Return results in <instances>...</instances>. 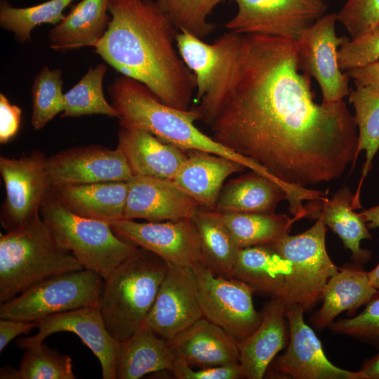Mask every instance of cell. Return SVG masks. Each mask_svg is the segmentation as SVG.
<instances>
[{
	"label": "cell",
	"instance_id": "obj_33",
	"mask_svg": "<svg viewBox=\"0 0 379 379\" xmlns=\"http://www.w3.org/2000/svg\"><path fill=\"white\" fill-rule=\"evenodd\" d=\"M349 100L352 104L354 121L359 130L357 157L361 151L366 153L362 175L352 200L354 209L361 207L360 190L364 178L372 166V160L379 149V91L366 87L350 90Z\"/></svg>",
	"mask_w": 379,
	"mask_h": 379
},
{
	"label": "cell",
	"instance_id": "obj_43",
	"mask_svg": "<svg viewBox=\"0 0 379 379\" xmlns=\"http://www.w3.org/2000/svg\"><path fill=\"white\" fill-rule=\"evenodd\" d=\"M21 109L10 102L8 99L0 93V142L6 144L18 133L20 121Z\"/></svg>",
	"mask_w": 379,
	"mask_h": 379
},
{
	"label": "cell",
	"instance_id": "obj_20",
	"mask_svg": "<svg viewBox=\"0 0 379 379\" xmlns=\"http://www.w3.org/2000/svg\"><path fill=\"white\" fill-rule=\"evenodd\" d=\"M167 342L175 358L193 368L239 363L237 341L204 317Z\"/></svg>",
	"mask_w": 379,
	"mask_h": 379
},
{
	"label": "cell",
	"instance_id": "obj_9",
	"mask_svg": "<svg viewBox=\"0 0 379 379\" xmlns=\"http://www.w3.org/2000/svg\"><path fill=\"white\" fill-rule=\"evenodd\" d=\"M240 34L229 32L213 44L186 31H179L175 43L178 53L194 76L195 108L208 125L215 114L234 72Z\"/></svg>",
	"mask_w": 379,
	"mask_h": 379
},
{
	"label": "cell",
	"instance_id": "obj_23",
	"mask_svg": "<svg viewBox=\"0 0 379 379\" xmlns=\"http://www.w3.org/2000/svg\"><path fill=\"white\" fill-rule=\"evenodd\" d=\"M50 192L70 212L110 223L123 219L128 184L109 181L52 186Z\"/></svg>",
	"mask_w": 379,
	"mask_h": 379
},
{
	"label": "cell",
	"instance_id": "obj_17",
	"mask_svg": "<svg viewBox=\"0 0 379 379\" xmlns=\"http://www.w3.org/2000/svg\"><path fill=\"white\" fill-rule=\"evenodd\" d=\"M46 169L51 187L127 182L133 175L119 149L98 145L74 147L46 157Z\"/></svg>",
	"mask_w": 379,
	"mask_h": 379
},
{
	"label": "cell",
	"instance_id": "obj_15",
	"mask_svg": "<svg viewBox=\"0 0 379 379\" xmlns=\"http://www.w3.org/2000/svg\"><path fill=\"white\" fill-rule=\"evenodd\" d=\"M202 317L197 281L192 268L168 264L154 302L142 325L168 340Z\"/></svg>",
	"mask_w": 379,
	"mask_h": 379
},
{
	"label": "cell",
	"instance_id": "obj_31",
	"mask_svg": "<svg viewBox=\"0 0 379 379\" xmlns=\"http://www.w3.org/2000/svg\"><path fill=\"white\" fill-rule=\"evenodd\" d=\"M192 220L201 241V263L216 274L231 277L239 248L219 213L202 208Z\"/></svg>",
	"mask_w": 379,
	"mask_h": 379
},
{
	"label": "cell",
	"instance_id": "obj_29",
	"mask_svg": "<svg viewBox=\"0 0 379 379\" xmlns=\"http://www.w3.org/2000/svg\"><path fill=\"white\" fill-rule=\"evenodd\" d=\"M287 199L277 183L254 171L230 180L222 188L215 211L220 213H274Z\"/></svg>",
	"mask_w": 379,
	"mask_h": 379
},
{
	"label": "cell",
	"instance_id": "obj_27",
	"mask_svg": "<svg viewBox=\"0 0 379 379\" xmlns=\"http://www.w3.org/2000/svg\"><path fill=\"white\" fill-rule=\"evenodd\" d=\"M378 291L371 284L366 272L355 268L340 269L324 288L322 305L312 318L314 326L321 331L329 327L341 312L354 314Z\"/></svg>",
	"mask_w": 379,
	"mask_h": 379
},
{
	"label": "cell",
	"instance_id": "obj_36",
	"mask_svg": "<svg viewBox=\"0 0 379 379\" xmlns=\"http://www.w3.org/2000/svg\"><path fill=\"white\" fill-rule=\"evenodd\" d=\"M75 0H48L39 4L25 7H13L8 1H0V25L11 32L20 43L31 40L32 29L43 23L53 25L60 22L65 9Z\"/></svg>",
	"mask_w": 379,
	"mask_h": 379
},
{
	"label": "cell",
	"instance_id": "obj_10",
	"mask_svg": "<svg viewBox=\"0 0 379 379\" xmlns=\"http://www.w3.org/2000/svg\"><path fill=\"white\" fill-rule=\"evenodd\" d=\"M192 270L204 318L223 328L237 341L255 331L262 314L254 307L255 291L251 286L239 279L216 274L201 262Z\"/></svg>",
	"mask_w": 379,
	"mask_h": 379
},
{
	"label": "cell",
	"instance_id": "obj_6",
	"mask_svg": "<svg viewBox=\"0 0 379 379\" xmlns=\"http://www.w3.org/2000/svg\"><path fill=\"white\" fill-rule=\"evenodd\" d=\"M40 215L58 246L72 252L84 269L96 272L104 280L140 250L116 234L109 223L70 212L50 192L41 206Z\"/></svg>",
	"mask_w": 379,
	"mask_h": 379
},
{
	"label": "cell",
	"instance_id": "obj_12",
	"mask_svg": "<svg viewBox=\"0 0 379 379\" xmlns=\"http://www.w3.org/2000/svg\"><path fill=\"white\" fill-rule=\"evenodd\" d=\"M46 160L39 150L18 159L0 157V173L6 194L0 210V223L6 232L22 226L40 212L51 190Z\"/></svg>",
	"mask_w": 379,
	"mask_h": 379
},
{
	"label": "cell",
	"instance_id": "obj_13",
	"mask_svg": "<svg viewBox=\"0 0 379 379\" xmlns=\"http://www.w3.org/2000/svg\"><path fill=\"white\" fill-rule=\"evenodd\" d=\"M336 13L325 14L296 39L300 69L319 84L322 102L342 100L350 93V77L339 67L338 48L349 39L335 32Z\"/></svg>",
	"mask_w": 379,
	"mask_h": 379
},
{
	"label": "cell",
	"instance_id": "obj_2",
	"mask_svg": "<svg viewBox=\"0 0 379 379\" xmlns=\"http://www.w3.org/2000/svg\"><path fill=\"white\" fill-rule=\"evenodd\" d=\"M110 20L95 53L121 75L145 85L161 102L189 109L194 76L175 43L179 29L156 0H109Z\"/></svg>",
	"mask_w": 379,
	"mask_h": 379
},
{
	"label": "cell",
	"instance_id": "obj_22",
	"mask_svg": "<svg viewBox=\"0 0 379 379\" xmlns=\"http://www.w3.org/2000/svg\"><path fill=\"white\" fill-rule=\"evenodd\" d=\"M261 314V322L255 331L237 341L239 364L248 379L263 378L275 356L287 342L286 307L283 301L272 298L265 304Z\"/></svg>",
	"mask_w": 379,
	"mask_h": 379
},
{
	"label": "cell",
	"instance_id": "obj_1",
	"mask_svg": "<svg viewBox=\"0 0 379 379\" xmlns=\"http://www.w3.org/2000/svg\"><path fill=\"white\" fill-rule=\"evenodd\" d=\"M240 35L234 72L208 125L213 138L293 187L338 178L357 159L346 102H314L296 40Z\"/></svg>",
	"mask_w": 379,
	"mask_h": 379
},
{
	"label": "cell",
	"instance_id": "obj_44",
	"mask_svg": "<svg viewBox=\"0 0 379 379\" xmlns=\"http://www.w3.org/2000/svg\"><path fill=\"white\" fill-rule=\"evenodd\" d=\"M37 321H25L0 318V352L15 337L20 334H28L36 328Z\"/></svg>",
	"mask_w": 379,
	"mask_h": 379
},
{
	"label": "cell",
	"instance_id": "obj_42",
	"mask_svg": "<svg viewBox=\"0 0 379 379\" xmlns=\"http://www.w3.org/2000/svg\"><path fill=\"white\" fill-rule=\"evenodd\" d=\"M171 373L177 379L246 378L243 368L239 363L194 369L179 358L175 359Z\"/></svg>",
	"mask_w": 379,
	"mask_h": 379
},
{
	"label": "cell",
	"instance_id": "obj_41",
	"mask_svg": "<svg viewBox=\"0 0 379 379\" xmlns=\"http://www.w3.org/2000/svg\"><path fill=\"white\" fill-rule=\"evenodd\" d=\"M336 18L356 38L379 25V0H347Z\"/></svg>",
	"mask_w": 379,
	"mask_h": 379
},
{
	"label": "cell",
	"instance_id": "obj_30",
	"mask_svg": "<svg viewBox=\"0 0 379 379\" xmlns=\"http://www.w3.org/2000/svg\"><path fill=\"white\" fill-rule=\"evenodd\" d=\"M354 195L348 187L338 190L334 196L323 201L321 206L312 217L320 218L342 240L345 247L350 250L352 259L365 262L371 253L361 248V240L371 239L365 221L359 213L354 211Z\"/></svg>",
	"mask_w": 379,
	"mask_h": 379
},
{
	"label": "cell",
	"instance_id": "obj_24",
	"mask_svg": "<svg viewBox=\"0 0 379 379\" xmlns=\"http://www.w3.org/2000/svg\"><path fill=\"white\" fill-rule=\"evenodd\" d=\"M244 167L231 159L201 151L190 150L186 161L173 179L203 208L215 211L222 184Z\"/></svg>",
	"mask_w": 379,
	"mask_h": 379
},
{
	"label": "cell",
	"instance_id": "obj_49",
	"mask_svg": "<svg viewBox=\"0 0 379 379\" xmlns=\"http://www.w3.org/2000/svg\"><path fill=\"white\" fill-rule=\"evenodd\" d=\"M309 191H310V190H309ZM310 197H309V198H310ZM309 198H308V199H309ZM301 206H300V207H301ZM300 207H299V208H300ZM289 208H290V207H289ZM298 208H294V209H298ZM291 209H293V208H291Z\"/></svg>",
	"mask_w": 379,
	"mask_h": 379
},
{
	"label": "cell",
	"instance_id": "obj_4",
	"mask_svg": "<svg viewBox=\"0 0 379 379\" xmlns=\"http://www.w3.org/2000/svg\"><path fill=\"white\" fill-rule=\"evenodd\" d=\"M84 269L56 243L40 212L0 235V303L48 277Z\"/></svg>",
	"mask_w": 379,
	"mask_h": 379
},
{
	"label": "cell",
	"instance_id": "obj_35",
	"mask_svg": "<svg viewBox=\"0 0 379 379\" xmlns=\"http://www.w3.org/2000/svg\"><path fill=\"white\" fill-rule=\"evenodd\" d=\"M1 379H75L72 358L44 343L25 349L19 368H1Z\"/></svg>",
	"mask_w": 379,
	"mask_h": 379
},
{
	"label": "cell",
	"instance_id": "obj_21",
	"mask_svg": "<svg viewBox=\"0 0 379 379\" xmlns=\"http://www.w3.org/2000/svg\"><path fill=\"white\" fill-rule=\"evenodd\" d=\"M117 148L133 175L173 180L187 157L184 150L141 128L120 126Z\"/></svg>",
	"mask_w": 379,
	"mask_h": 379
},
{
	"label": "cell",
	"instance_id": "obj_34",
	"mask_svg": "<svg viewBox=\"0 0 379 379\" xmlns=\"http://www.w3.org/2000/svg\"><path fill=\"white\" fill-rule=\"evenodd\" d=\"M107 70L104 64L89 67L77 84L64 93L61 117L93 114L118 117L116 109L104 95L102 83Z\"/></svg>",
	"mask_w": 379,
	"mask_h": 379
},
{
	"label": "cell",
	"instance_id": "obj_14",
	"mask_svg": "<svg viewBox=\"0 0 379 379\" xmlns=\"http://www.w3.org/2000/svg\"><path fill=\"white\" fill-rule=\"evenodd\" d=\"M109 225L119 237L168 264L192 268L201 262V241L192 219L148 222L121 219Z\"/></svg>",
	"mask_w": 379,
	"mask_h": 379
},
{
	"label": "cell",
	"instance_id": "obj_16",
	"mask_svg": "<svg viewBox=\"0 0 379 379\" xmlns=\"http://www.w3.org/2000/svg\"><path fill=\"white\" fill-rule=\"evenodd\" d=\"M300 305L286 308L290 340L286 352L274 358V372L295 379H358L357 371L340 368L326 357L321 341L304 320Z\"/></svg>",
	"mask_w": 379,
	"mask_h": 379
},
{
	"label": "cell",
	"instance_id": "obj_40",
	"mask_svg": "<svg viewBox=\"0 0 379 379\" xmlns=\"http://www.w3.org/2000/svg\"><path fill=\"white\" fill-rule=\"evenodd\" d=\"M379 60V25L360 36L347 40L338 50L341 70L365 66Z\"/></svg>",
	"mask_w": 379,
	"mask_h": 379
},
{
	"label": "cell",
	"instance_id": "obj_26",
	"mask_svg": "<svg viewBox=\"0 0 379 379\" xmlns=\"http://www.w3.org/2000/svg\"><path fill=\"white\" fill-rule=\"evenodd\" d=\"M109 0H81L50 30V47L58 52L85 46L95 48L104 36L110 20Z\"/></svg>",
	"mask_w": 379,
	"mask_h": 379
},
{
	"label": "cell",
	"instance_id": "obj_32",
	"mask_svg": "<svg viewBox=\"0 0 379 379\" xmlns=\"http://www.w3.org/2000/svg\"><path fill=\"white\" fill-rule=\"evenodd\" d=\"M218 213L239 249L271 245L289 234L298 220L274 213Z\"/></svg>",
	"mask_w": 379,
	"mask_h": 379
},
{
	"label": "cell",
	"instance_id": "obj_37",
	"mask_svg": "<svg viewBox=\"0 0 379 379\" xmlns=\"http://www.w3.org/2000/svg\"><path fill=\"white\" fill-rule=\"evenodd\" d=\"M62 71L44 65L35 76L31 86V124L34 129H42L58 114L62 112Z\"/></svg>",
	"mask_w": 379,
	"mask_h": 379
},
{
	"label": "cell",
	"instance_id": "obj_7",
	"mask_svg": "<svg viewBox=\"0 0 379 379\" xmlns=\"http://www.w3.org/2000/svg\"><path fill=\"white\" fill-rule=\"evenodd\" d=\"M304 232L284 236L270 246L286 261V308L300 305L305 311L321 299L328 279L339 271L326 248V225L318 218Z\"/></svg>",
	"mask_w": 379,
	"mask_h": 379
},
{
	"label": "cell",
	"instance_id": "obj_5",
	"mask_svg": "<svg viewBox=\"0 0 379 379\" xmlns=\"http://www.w3.org/2000/svg\"><path fill=\"white\" fill-rule=\"evenodd\" d=\"M168 268L160 257L140 248L105 280L99 307L108 331L117 341L142 326Z\"/></svg>",
	"mask_w": 379,
	"mask_h": 379
},
{
	"label": "cell",
	"instance_id": "obj_3",
	"mask_svg": "<svg viewBox=\"0 0 379 379\" xmlns=\"http://www.w3.org/2000/svg\"><path fill=\"white\" fill-rule=\"evenodd\" d=\"M107 92L120 126L144 129L184 151H201L220 156L272 180L275 179L263 166L201 131L194 125L196 121L201 119L195 107L180 109L169 106L145 85L124 75L114 79Z\"/></svg>",
	"mask_w": 379,
	"mask_h": 379
},
{
	"label": "cell",
	"instance_id": "obj_47",
	"mask_svg": "<svg viewBox=\"0 0 379 379\" xmlns=\"http://www.w3.org/2000/svg\"><path fill=\"white\" fill-rule=\"evenodd\" d=\"M368 229L379 227V205L359 213Z\"/></svg>",
	"mask_w": 379,
	"mask_h": 379
},
{
	"label": "cell",
	"instance_id": "obj_45",
	"mask_svg": "<svg viewBox=\"0 0 379 379\" xmlns=\"http://www.w3.org/2000/svg\"><path fill=\"white\" fill-rule=\"evenodd\" d=\"M347 73L356 87H366L379 91V60L348 69Z\"/></svg>",
	"mask_w": 379,
	"mask_h": 379
},
{
	"label": "cell",
	"instance_id": "obj_11",
	"mask_svg": "<svg viewBox=\"0 0 379 379\" xmlns=\"http://www.w3.org/2000/svg\"><path fill=\"white\" fill-rule=\"evenodd\" d=\"M235 15L225 24L232 32L259 34L296 40L326 14L325 0H233Z\"/></svg>",
	"mask_w": 379,
	"mask_h": 379
},
{
	"label": "cell",
	"instance_id": "obj_8",
	"mask_svg": "<svg viewBox=\"0 0 379 379\" xmlns=\"http://www.w3.org/2000/svg\"><path fill=\"white\" fill-rule=\"evenodd\" d=\"M104 279L87 269L54 275L0 304V318L39 321L49 315L100 306Z\"/></svg>",
	"mask_w": 379,
	"mask_h": 379
},
{
	"label": "cell",
	"instance_id": "obj_39",
	"mask_svg": "<svg viewBox=\"0 0 379 379\" xmlns=\"http://www.w3.org/2000/svg\"><path fill=\"white\" fill-rule=\"evenodd\" d=\"M331 331L370 343L379 349V290L358 315L334 321Z\"/></svg>",
	"mask_w": 379,
	"mask_h": 379
},
{
	"label": "cell",
	"instance_id": "obj_25",
	"mask_svg": "<svg viewBox=\"0 0 379 379\" xmlns=\"http://www.w3.org/2000/svg\"><path fill=\"white\" fill-rule=\"evenodd\" d=\"M175 359L167 340L142 325L129 337L118 341L116 379H139L149 373L171 372Z\"/></svg>",
	"mask_w": 379,
	"mask_h": 379
},
{
	"label": "cell",
	"instance_id": "obj_48",
	"mask_svg": "<svg viewBox=\"0 0 379 379\" xmlns=\"http://www.w3.org/2000/svg\"><path fill=\"white\" fill-rule=\"evenodd\" d=\"M371 284L379 290V263L372 270L367 272Z\"/></svg>",
	"mask_w": 379,
	"mask_h": 379
},
{
	"label": "cell",
	"instance_id": "obj_46",
	"mask_svg": "<svg viewBox=\"0 0 379 379\" xmlns=\"http://www.w3.org/2000/svg\"><path fill=\"white\" fill-rule=\"evenodd\" d=\"M357 373L358 379H379V352L366 359Z\"/></svg>",
	"mask_w": 379,
	"mask_h": 379
},
{
	"label": "cell",
	"instance_id": "obj_38",
	"mask_svg": "<svg viewBox=\"0 0 379 379\" xmlns=\"http://www.w3.org/2000/svg\"><path fill=\"white\" fill-rule=\"evenodd\" d=\"M156 1L180 31H186L203 39L215 27L208 21V16L225 0Z\"/></svg>",
	"mask_w": 379,
	"mask_h": 379
},
{
	"label": "cell",
	"instance_id": "obj_18",
	"mask_svg": "<svg viewBox=\"0 0 379 379\" xmlns=\"http://www.w3.org/2000/svg\"><path fill=\"white\" fill-rule=\"evenodd\" d=\"M38 333L18 340L21 349L40 345L58 332L76 334L98 359L103 379H116L115 354L118 341L108 331L99 306L53 314L37 321Z\"/></svg>",
	"mask_w": 379,
	"mask_h": 379
},
{
	"label": "cell",
	"instance_id": "obj_19",
	"mask_svg": "<svg viewBox=\"0 0 379 379\" xmlns=\"http://www.w3.org/2000/svg\"><path fill=\"white\" fill-rule=\"evenodd\" d=\"M127 184L123 219L149 222L192 219L201 208L173 180L133 175Z\"/></svg>",
	"mask_w": 379,
	"mask_h": 379
},
{
	"label": "cell",
	"instance_id": "obj_28",
	"mask_svg": "<svg viewBox=\"0 0 379 379\" xmlns=\"http://www.w3.org/2000/svg\"><path fill=\"white\" fill-rule=\"evenodd\" d=\"M286 261L270 246L240 248L231 278L239 279L255 292L282 300L285 295Z\"/></svg>",
	"mask_w": 379,
	"mask_h": 379
}]
</instances>
